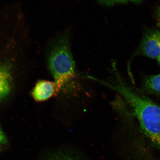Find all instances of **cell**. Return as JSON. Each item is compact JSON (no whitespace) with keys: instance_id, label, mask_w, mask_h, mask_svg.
<instances>
[{"instance_id":"obj_3","label":"cell","mask_w":160,"mask_h":160,"mask_svg":"<svg viewBox=\"0 0 160 160\" xmlns=\"http://www.w3.org/2000/svg\"><path fill=\"white\" fill-rule=\"evenodd\" d=\"M135 54L158 59L160 55V30H148L143 35Z\"/></svg>"},{"instance_id":"obj_8","label":"cell","mask_w":160,"mask_h":160,"mask_svg":"<svg viewBox=\"0 0 160 160\" xmlns=\"http://www.w3.org/2000/svg\"><path fill=\"white\" fill-rule=\"evenodd\" d=\"M99 3L101 5L107 6H112L115 5L117 4H125L128 2V1H98Z\"/></svg>"},{"instance_id":"obj_10","label":"cell","mask_w":160,"mask_h":160,"mask_svg":"<svg viewBox=\"0 0 160 160\" xmlns=\"http://www.w3.org/2000/svg\"><path fill=\"white\" fill-rule=\"evenodd\" d=\"M156 16H157V25L160 27V4L158 6L156 11Z\"/></svg>"},{"instance_id":"obj_2","label":"cell","mask_w":160,"mask_h":160,"mask_svg":"<svg viewBox=\"0 0 160 160\" xmlns=\"http://www.w3.org/2000/svg\"><path fill=\"white\" fill-rule=\"evenodd\" d=\"M49 65L59 91L77 77L68 32L62 35L57 40L50 56Z\"/></svg>"},{"instance_id":"obj_11","label":"cell","mask_w":160,"mask_h":160,"mask_svg":"<svg viewBox=\"0 0 160 160\" xmlns=\"http://www.w3.org/2000/svg\"><path fill=\"white\" fill-rule=\"evenodd\" d=\"M158 62L159 65H160V55L159 56V57L158 58Z\"/></svg>"},{"instance_id":"obj_9","label":"cell","mask_w":160,"mask_h":160,"mask_svg":"<svg viewBox=\"0 0 160 160\" xmlns=\"http://www.w3.org/2000/svg\"><path fill=\"white\" fill-rule=\"evenodd\" d=\"M7 139L2 131L0 128V143L5 144L7 143Z\"/></svg>"},{"instance_id":"obj_6","label":"cell","mask_w":160,"mask_h":160,"mask_svg":"<svg viewBox=\"0 0 160 160\" xmlns=\"http://www.w3.org/2000/svg\"><path fill=\"white\" fill-rule=\"evenodd\" d=\"M144 86L148 91L160 94V74L146 78Z\"/></svg>"},{"instance_id":"obj_4","label":"cell","mask_w":160,"mask_h":160,"mask_svg":"<svg viewBox=\"0 0 160 160\" xmlns=\"http://www.w3.org/2000/svg\"><path fill=\"white\" fill-rule=\"evenodd\" d=\"M59 91L55 82L41 81L37 83L33 89V97L38 101H46Z\"/></svg>"},{"instance_id":"obj_1","label":"cell","mask_w":160,"mask_h":160,"mask_svg":"<svg viewBox=\"0 0 160 160\" xmlns=\"http://www.w3.org/2000/svg\"><path fill=\"white\" fill-rule=\"evenodd\" d=\"M113 83H102L114 90L129 104L143 133L153 144L160 148V107L146 96L123 82L118 75Z\"/></svg>"},{"instance_id":"obj_5","label":"cell","mask_w":160,"mask_h":160,"mask_svg":"<svg viewBox=\"0 0 160 160\" xmlns=\"http://www.w3.org/2000/svg\"><path fill=\"white\" fill-rule=\"evenodd\" d=\"M11 78L8 70L0 66V100L8 95L11 88Z\"/></svg>"},{"instance_id":"obj_7","label":"cell","mask_w":160,"mask_h":160,"mask_svg":"<svg viewBox=\"0 0 160 160\" xmlns=\"http://www.w3.org/2000/svg\"><path fill=\"white\" fill-rule=\"evenodd\" d=\"M47 160H88L82 155L76 153L56 154Z\"/></svg>"}]
</instances>
